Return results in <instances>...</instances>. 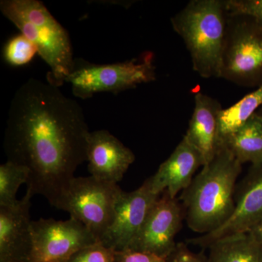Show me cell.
I'll return each instance as SVG.
<instances>
[{"mask_svg":"<svg viewBox=\"0 0 262 262\" xmlns=\"http://www.w3.org/2000/svg\"><path fill=\"white\" fill-rule=\"evenodd\" d=\"M232 215L220 228L189 239L195 246L208 248L216 239L230 234L250 232L262 225V164L251 165L239 184Z\"/></svg>","mask_w":262,"mask_h":262,"instance_id":"obj_9","label":"cell"},{"mask_svg":"<svg viewBox=\"0 0 262 262\" xmlns=\"http://www.w3.org/2000/svg\"><path fill=\"white\" fill-rule=\"evenodd\" d=\"M262 72V27L253 20L239 23L227 33L221 77L246 82Z\"/></svg>","mask_w":262,"mask_h":262,"instance_id":"obj_10","label":"cell"},{"mask_svg":"<svg viewBox=\"0 0 262 262\" xmlns=\"http://www.w3.org/2000/svg\"><path fill=\"white\" fill-rule=\"evenodd\" d=\"M226 15L224 1L194 0L171 19L189 52L193 69L203 78L221 77L227 35Z\"/></svg>","mask_w":262,"mask_h":262,"instance_id":"obj_4","label":"cell"},{"mask_svg":"<svg viewBox=\"0 0 262 262\" xmlns=\"http://www.w3.org/2000/svg\"><path fill=\"white\" fill-rule=\"evenodd\" d=\"M242 164L222 144L213 159L203 166L183 192L188 227L196 233L213 232L229 220L235 206L236 182Z\"/></svg>","mask_w":262,"mask_h":262,"instance_id":"obj_2","label":"cell"},{"mask_svg":"<svg viewBox=\"0 0 262 262\" xmlns=\"http://www.w3.org/2000/svg\"><path fill=\"white\" fill-rule=\"evenodd\" d=\"M168 259V262H207L203 255L193 252L183 243L177 244Z\"/></svg>","mask_w":262,"mask_h":262,"instance_id":"obj_24","label":"cell"},{"mask_svg":"<svg viewBox=\"0 0 262 262\" xmlns=\"http://www.w3.org/2000/svg\"><path fill=\"white\" fill-rule=\"evenodd\" d=\"M122 190L117 184L94 178L74 177L56 208L83 224L100 241L113 222L115 207Z\"/></svg>","mask_w":262,"mask_h":262,"instance_id":"obj_6","label":"cell"},{"mask_svg":"<svg viewBox=\"0 0 262 262\" xmlns=\"http://www.w3.org/2000/svg\"><path fill=\"white\" fill-rule=\"evenodd\" d=\"M65 262H115V251L98 241L77 251Z\"/></svg>","mask_w":262,"mask_h":262,"instance_id":"obj_22","label":"cell"},{"mask_svg":"<svg viewBox=\"0 0 262 262\" xmlns=\"http://www.w3.org/2000/svg\"><path fill=\"white\" fill-rule=\"evenodd\" d=\"M29 170L23 165L7 161L0 165V206H13L19 187L27 184Z\"/></svg>","mask_w":262,"mask_h":262,"instance_id":"obj_19","label":"cell"},{"mask_svg":"<svg viewBox=\"0 0 262 262\" xmlns=\"http://www.w3.org/2000/svg\"><path fill=\"white\" fill-rule=\"evenodd\" d=\"M225 2L227 15L246 16L262 27V0H227Z\"/></svg>","mask_w":262,"mask_h":262,"instance_id":"obj_21","label":"cell"},{"mask_svg":"<svg viewBox=\"0 0 262 262\" xmlns=\"http://www.w3.org/2000/svg\"><path fill=\"white\" fill-rule=\"evenodd\" d=\"M90 133L80 105L60 88L34 78L21 84L10 103L4 149L8 161L29 170L26 194L56 207L87 161Z\"/></svg>","mask_w":262,"mask_h":262,"instance_id":"obj_1","label":"cell"},{"mask_svg":"<svg viewBox=\"0 0 262 262\" xmlns=\"http://www.w3.org/2000/svg\"><path fill=\"white\" fill-rule=\"evenodd\" d=\"M262 105V84L256 91L246 95L230 107L222 110L220 115L221 144L226 138L238 130L256 114Z\"/></svg>","mask_w":262,"mask_h":262,"instance_id":"obj_18","label":"cell"},{"mask_svg":"<svg viewBox=\"0 0 262 262\" xmlns=\"http://www.w3.org/2000/svg\"><path fill=\"white\" fill-rule=\"evenodd\" d=\"M201 166H203L201 155L184 136L173 153L149 178L152 190L159 195L165 192L170 198H177L179 192L189 187Z\"/></svg>","mask_w":262,"mask_h":262,"instance_id":"obj_14","label":"cell"},{"mask_svg":"<svg viewBox=\"0 0 262 262\" xmlns=\"http://www.w3.org/2000/svg\"><path fill=\"white\" fill-rule=\"evenodd\" d=\"M154 56L147 53L141 59L112 64H94L75 60L66 83L72 86V94L87 99L99 93L119 94L139 84L156 80Z\"/></svg>","mask_w":262,"mask_h":262,"instance_id":"obj_5","label":"cell"},{"mask_svg":"<svg viewBox=\"0 0 262 262\" xmlns=\"http://www.w3.org/2000/svg\"><path fill=\"white\" fill-rule=\"evenodd\" d=\"M160 196L152 190L149 179L133 192L122 191L113 222L100 242L115 251L128 249L140 234Z\"/></svg>","mask_w":262,"mask_h":262,"instance_id":"obj_8","label":"cell"},{"mask_svg":"<svg viewBox=\"0 0 262 262\" xmlns=\"http://www.w3.org/2000/svg\"><path fill=\"white\" fill-rule=\"evenodd\" d=\"M222 144L227 146L241 164H262V116L253 115L238 130L226 138Z\"/></svg>","mask_w":262,"mask_h":262,"instance_id":"obj_17","label":"cell"},{"mask_svg":"<svg viewBox=\"0 0 262 262\" xmlns=\"http://www.w3.org/2000/svg\"><path fill=\"white\" fill-rule=\"evenodd\" d=\"M32 196L26 194L13 206H0V262H27L32 248Z\"/></svg>","mask_w":262,"mask_h":262,"instance_id":"obj_13","label":"cell"},{"mask_svg":"<svg viewBox=\"0 0 262 262\" xmlns=\"http://www.w3.org/2000/svg\"><path fill=\"white\" fill-rule=\"evenodd\" d=\"M194 112L185 137L199 151L203 166L209 163L222 146L220 139V103L198 93L194 97Z\"/></svg>","mask_w":262,"mask_h":262,"instance_id":"obj_15","label":"cell"},{"mask_svg":"<svg viewBox=\"0 0 262 262\" xmlns=\"http://www.w3.org/2000/svg\"><path fill=\"white\" fill-rule=\"evenodd\" d=\"M250 232H251L256 238L259 239L262 242V225L259 226L257 228L253 229V230Z\"/></svg>","mask_w":262,"mask_h":262,"instance_id":"obj_25","label":"cell"},{"mask_svg":"<svg viewBox=\"0 0 262 262\" xmlns=\"http://www.w3.org/2000/svg\"><path fill=\"white\" fill-rule=\"evenodd\" d=\"M208 248L207 262H262V242L251 232L221 237Z\"/></svg>","mask_w":262,"mask_h":262,"instance_id":"obj_16","label":"cell"},{"mask_svg":"<svg viewBox=\"0 0 262 262\" xmlns=\"http://www.w3.org/2000/svg\"><path fill=\"white\" fill-rule=\"evenodd\" d=\"M32 248L27 262H65L82 248L98 239L75 219L32 221Z\"/></svg>","mask_w":262,"mask_h":262,"instance_id":"obj_7","label":"cell"},{"mask_svg":"<svg viewBox=\"0 0 262 262\" xmlns=\"http://www.w3.org/2000/svg\"><path fill=\"white\" fill-rule=\"evenodd\" d=\"M260 114H261V116H262V113H260Z\"/></svg>","mask_w":262,"mask_h":262,"instance_id":"obj_26","label":"cell"},{"mask_svg":"<svg viewBox=\"0 0 262 262\" xmlns=\"http://www.w3.org/2000/svg\"><path fill=\"white\" fill-rule=\"evenodd\" d=\"M115 262H168V259L153 253L126 249L115 251Z\"/></svg>","mask_w":262,"mask_h":262,"instance_id":"obj_23","label":"cell"},{"mask_svg":"<svg viewBox=\"0 0 262 262\" xmlns=\"http://www.w3.org/2000/svg\"><path fill=\"white\" fill-rule=\"evenodd\" d=\"M184 213L177 198L163 192L150 212L140 234L128 249L168 258L175 249Z\"/></svg>","mask_w":262,"mask_h":262,"instance_id":"obj_11","label":"cell"},{"mask_svg":"<svg viewBox=\"0 0 262 262\" xmlns=\"http://www.w3.org/2000/svg\"><path fill=\"white\" fill-rule=\"evenodd\" d=\"M37 53V47L21 34L8 40L3 49V57L8 64L21 67L32 61Z\"/></svg>","mask_w":262,"mask_h":262,"instance_id":"obj_20","label":"cell"},{"mask_svg":"<svg viewBox=\"0 0 262 262\" xmlns=\"http://www.w3.org/2000/svg\"><path fill=\"white\" fill-rule=\"evenodd\" d=\"M135 160V155L108 130L90 133L87 161L91 176L117 184Z\"/></svg>","mask_w":262,"mask_h":262,"instance_id":"obj_12","label":"cell"},{"mask_svg":"<svg viewBox=\"0 0 262 262\" xmlns=\"http://www.w3.org/2000/svg\"><path fill=\"white\" fill-rule=\"evenodd\" d=\"M0 10L37 48L49 67L47 81L60 88L74 64L70 35L39 0H2Z\"/></svg>","mask_w":262,"mask_h":262,"instance_id":"obj_3","label":"cell"}]
</instances>
